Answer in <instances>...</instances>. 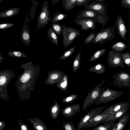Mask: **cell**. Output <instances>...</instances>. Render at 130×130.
I'll return each instance as SVG.
<instances>
[{
  "label": "cell",
  "mask_w": 130,
  "mask_h": 130,
  "mask_svg": "<svg viewBox=\"0 0 130 130\" xmlns=\"http://www.w3.org/2000/svg\"><path fill=\"white\" fill-rule=\"evenodd\" d=\"M88 70L89 72L101 74L105 72L106 68L103 64L99 63L90 67L88 68Z\"/></svg>",
  "instance_id": "cell-21"
},
{
  "label": "cell",
  "mask_w": 130,
  "mask_h": 130,
  "mask_svg": "<svg viewBox=\"0 0 130 130\" xmlns=\"http://www.w3.org/2000/svg\"><path fill=\"white\" fill-rule=\"evenodd\" d=\"M59 111V105L56 103V104L52 108V112L53 113H56L58 115Z\"/></svg>",
  "instance_id": "cell-40"
},
{
  "label": "cell",
  "mask_w": 130,
  "mask_h": 130,
  "mask_svg": "<svg viewBox=\"0 0 130 130\" xmlns=\"http://www.w3.org/2000/svg\"><path fill=\"white\" fill-rule=\"evenodd\" d=\"M121 3L122 6L130 9V0H121Z\"/></svg>",
  "instance_id": "cell-37"
},
{
  "label": "cell",
  "mask_w": 130,
  "mask_h": 130,
  "mask_svg": "<svg viewBox=\"0 0 130 130\" xmlns=\"http://www.w3.org/2000/svg\"><path fill=\"white\" fill-rule=\"evenodd\" d=\"M129 117V115L126 113L118 119L116 124L111 130H123L127 124Z\"/></svg>",
  "instance_id": "cell-18"
},
{
  "label": "cell",
  "mask_w": 130,
  "mask_h": 130,
  "mask_svg": "<svg viewBox=\"0 0 130 130\" xmlns=\"http://www.w3.org/2000/svg\"><path fill=\"white\" fill-rule=\"evenodd\" d=\"M64 130H76L74 124L72 122H66L63 123Z\"/></svg>",
  "instance_id": "cell-34"
},
{
  "label": "cell",
  "mask_w": 130,
  "mask_h": 130,
  "mask_svg": "<svg viewBox=\"0 0 130 130\" xmlns=\"http://www.w3.org/2000/svg\"><path fill=\"white\" fill-rule=\"evenodd\" d=\"M81 54V51H80L74 60L72 68L74 74L75 73L81 65L82 63L80 62Z\"/></svg>",
  "instance_id": "cell-26"
},
{
  "label": "cell",
  "mask_w": 130,
  "mask_h": 130,
  "mask_svg": "<svg viewBox=\"0 0 130 130\" xmlns=\"http://www.w3.org/2000/svg\"><path fill=\"white\" fill-rule=\"evenodd\" d=\"M20 9V7L12 8L4 10L0 13V18L10 17L17 15Z\"/></svg>",
  "instance_id": "cell-19"
},
{
  "label": "cell",
  "mask_w": 130,
  "mask_h": 130,
  "mask_svg": "<svg viewBox=\"0 0 130 130\" xmlns=\"http://www.w3.org/2000/svg\"><path fill=\"white\" fill-rule=\"evenodd\" d=\"M122 53L112 50L108 52L107 62L109 68H115L119 67H124L122 56Z\"/></svg>",
  "instance_id": "cell-7"
},
{
  "label": "cell",
  "mask_w": 130,
  "mask_h": 130,
  "mask_svg": "<svg viewBox=\"0 0 130 130\" xmlns=\"http://www.w3.org/2000/svg\"><path fill=\"white\" fill-rule=\"evenodd\" d=\"M8 54L9 55H13L14 56L18 57H21L23 54L21 52L19 51L10 52H9Z\"/></svg>",
  "instance_id": "cell-39"
},
{
  "label": "cell",
  "mask_w": 130,
  "mask_h": 130,
  "mask_svg": "<svg viewBox=\"0 0 130 130\" xmlns=\"http://www.w3.org/2000/svg\"><path fill=\"white\" fill-rule=\"evenodd\" d=\"M129 98L130 99V97Z\"/></svg>",
  "instance_id": "cell-50"
},
{
  "label": "cell",
  "mask_w": 130,
  "mask_h": 130,
  "mask_svg": "<svg viewBox=\"0 0 130 130\" xmlns=\"http://www.w3.org/2000/svg\"><path fill=\"white\" fill-rule=\"evenodd\" d=\"M51 15L48 9L47 1H44L37 20V28L40 29L47 24L51 19Z\"/></svg>",
  "instance_id": "cell-5"
},
{
  "label": "cell",
  "mask_w": 130,
  "mask_h": 130,
  "mask_svg": "<svg viewBox=\"0 0 130 130\" xmlns=\"http://www.w3.org/2000/svg\"><path fill=\"white\" fill-rule=\"evenodd\" d=\"M90 1V0H76L75 6L76 7L84 5L85 7Z\"/></svg>",
  "instance_id": "cell-36"
},
{
  "label": "cell",
  "mask_w": 130,
  "mask_h": 130,
  "mask_svg": "<svg viewBox=\"0 0 130 130\" xmlns=\"http://www.w3.org/2000/svg\"><path fill=\"white\" fill-rule=\"evenodd\" d=\"M127 47V45L124 42L120 41L113 44L111 48L112 50L121 52L125 50Z\"/></svg>",
  "instance_id": "cell-25"
},
{
  "label": "cell",
  "mask_w": 130,
  "mask_h": 130,
  "mask_svg": "<svg viewBox=\"0 0 130 130\" xmlns=\"http://www.w3.org/2000/svg\"><path fill=\"white\" fill-rule=\"evenodd\" d=\"M123 93V91L114 90L107 87L99 96L94 103L96 105L106 103L121 96Z\"/></svg>",
  "instance_id": "cell-3"
},
{
  "label": "cell",
  "mask_w": 130,
  "mask_h": 130,
  "mask_svg": "<svg viewBox=\"0 0 130 130\" xmlns=\"http://www.w3.org/2000/svg\"><path fill=\"white\" fill-rule=\"evenodd\" d=\"M115 27L120 37L123 40L126 39V35L127 29L121 16L118 14L115 21Z\"/></svg>",
  "instance_id": "cell-14"
},
{
  "label": "cell",
  "mask_w": 130,
  "mask_h": 130,
  "mask_svg": "<svg viewBox=\"0 0 130 130\" xmlns=\"http://www.w3.org/2000/svg\"><path fill=\"white\" fill-rule=\"evenodd\" d=\"M130 103L128 102L119 103L109 106L104 111L106 113L110 115L121 109L129 107Z\"/></svg>",
  "instance_id": "cell-15"
},
{
  "label": "cell",
  "mask_w": 130,
  "mask_h": 130,
  "mask_svg": "<svg viewBox=\"0 0 130 130\" xmlns=\"http://www.w3.org/2000/svg\"><path fill=\"white\" fill-rule=\"evenodd\" d=\"M104 81V80H102L101 83L94 87L89 92L83 102L82 107L83 110L94 103L99 96L105 90V86L101 88Z\"/></svg>",
  "instance_id": "cell-1"
},
{
  "label": "cell",
  "mask_w": 130,
  "mask_h": 130,
  "mask_svg": "<svg viewBox=\"0 0 130 130\" xmlns=\"http://www.w3.org/2000/svg\"><path fill=\"white\" fill-rule=\"evenodd\" d=\"M6 78L4 76H1L0 77V85H2L4 84L6 81Z\"/></svg>",
  "instance_id": "cell-42"
},
{
  "label": "cell",
  "mask_w": 130,
  "mask_h": 130,
  "mask_svg": "<svg viewBox=\"0 0 130 130\" xmlns=\"http://www.w3.org/2000/svg\"><path fill=\"white\" fill-rule=\"evenodd\" d=\"M97 35V34L93 32L90 33L85 39L84 41V44H87L89 43H93Z\"/></svg>",
  "instance_id": "cell-33"
},
{
  "label": "cell",
  "mask_w": 130,
  "mask_h": 130,
  "mask_svg": "<svg viewBox=\"0 0 130 130\" xmlns=\"http://www.w3.org/2000/svg\"><path fill=\"white\" fill-rule=\"evenodd\" d=\"M30 77V75L28 73H25L21 78V80L23 83L27 81Z\"/></svg>",
  "instance_id": "cell-41"
},
{
  "label": "cell",
  "mask_w": 130,
  "mask_h": 130,
  "mask_svg": "<svg viewBox=\"0 0 130 130\" xmlns=\"http://www.w3.org/2000/svg\"><path fill=\"white\" fill-rule=\"evenodd\" d=\"M37 128L38 130H42L43 128L40 126H38L37 127Z\"/></svg>",
  "instance_id": "cell-44"
},
{
  "label": "cell",
  "mask_w": 130,
  "mask_h": 130,
  "mask_svg": "<svg viewBox=\"0 0 130 130\" xmlns=\"http://www.w3.org/2000/svg\"><path fill=\"white\" fill-rule=\"evenodd\" d=\"M78 95L77 94H73L65 96L62 100L63 103L71 104L76 100L78 98Z\"/></svg>",
  "instance_id": "cell-28"
},
{
  "label": "cell",
  "mask_w": 130,
  "mask_h": 130,
  "mask_svg": "<svg viewBox=\"0 0 130 130\" xmlns=\"http://www.w3.org/2000/svg\"><path fill=\"white\" fill-rule=\"evenodd\" d=\"M0 1H1L0 2L1 3H0V4H1V2L2 1H3L2 0H0Z\"/></svg>",
  "instance_id": "cell-48"
},
{
  "label": "cell",
  "mask_w": 130,
  "mask_h": 130,
  "mask_svg": "<svg viewBox=\"0 0 130 130\" xmlns=\"http://www.w3.org/2000/svg\"><path fill=\"white\" fill-rule=\"evenodd\" d=\"M129 18H130V15H129ZM129 22H130V20Z\"/></svg>",
  "instance_id": "cell-49"
},
{
  "label": "cell",
  "mask_w": 130,
  "mask_h": 130,
  "mask_svg": "<svg viewBox=\"0 0 130 130\" xmlns=\"http://www.w3.org/2000/svg\"><path fill=\"white\" fill-rule=\"evenodd\" d=\"M73 21L76 24L81 26V30L86 31L90 29L92 30L95 29L96 24L99 22L97 19L90 18H75Z\"/></svg>",
  "instance_id": "cell-8"
},
{
  "label": "cell",
  "mask_w": 130,
  "mask_h": 130,
  "mask_svg": "<svg viewBox=\"0 0 130 130\" xmlns=\"http://www.w3.org/2000/svg\"><path fill=\"white\" fill-rule=\"evenodd\" d=\"M106 105L102 107L93 108L84 115L81 118L77 126V130H80L86 124L90 119L95 115L101 113L106 107Z\"/></svg>",
  "instance_id": "cell-9"
},
{
  "label": "cell",
  "mask_w": 130,
  "mask_h": 130,
  "mask_svg": "<svg viewBox=\"0 0 130 130\" xmlns=\"http://www.w3.org/2000/svg\"><path fill=\"white\" fill-rule=\"evenodd\" d=\"M116 28L113 25V27H109L101 30L102 33V38L99 43L102 44L105 42L112 40L115 36V31Z\"/></svg>",
  "instance_id": "cell-12"
},
{
  "label": "cell",
  "mask_w": 130,
  "mask_h": 130,
  "mask_svg": "<svg viewBox=\"0 0 130 130\" xmlns=\"http://www.w3.org/2000/svg\"><path fill=\"white\" fill-rule=\"evenodd\" d=\"M102 35V33L101 31L98 34L94 40L93 42V44H95L99 43L101 39Z\"/></svg>",
  "instance_id": "cell-38"
},
{
  "label": "cell",
  "mask_w": 130,
  "mask_h": 130,
  "mask_svg": "<svg viewBox=\"0 0 130 130\" xmlns=\"http://www.w3.org/2000/svg\"><path fill=\"white\" fill-rule=\"evenodd\" d=\"M60 0H52V3L53 5L54 4L58 3Z\"/></svg>",
  "instance_id": "cell-43"
},
{
  "label": "cell",
  "mask_w": 130,
  "mask_h": 130,
  "mask_svg": "<svg viewBox=\"0 0 130 130\" xmlns=\"http://www.w3.org/2000/svg\"><path fill=\"white\" fill-rule=\"evenodd\" d=\"M96 1L101 3H103L105 1V0H95Z\"/></svg>",
  "instance_id": "cell-46"
},
{
  "label": "cell",
  "mask_w": 130,
  "mask_h": 130,
  "mask_svg": "<svg viewBox=\"0 0 130 130\" xmlns=\"http://www.w3.org/2000/svg\"><path fill=\"white\" fill-rule=\"evenodd\" d=\"M113 79L110 85H113L117 87L121 88L123 87H130V74L121 71L116 73L113 76Z\"/></svg>",
  "instance_id": "cell-6"
},
{
  "label": "cell",
  "mask_w": 130,
  "mask_h": 130,
  "mask_svg": "<svg viewBox=\"0 0 130 130\" xmlns=\"http://www.w3.org/2000/svg\"><path fill=\"white\" fill-rule=\"evenodd\" d=\"M13 23H5L0 24V29L5 30L10 28L14 25Z\"/></svg>",
  "instance_id": "cell-35"
},
{
  "label": "cell",
  "mask_w": 130,
  "mask_h": 130,
  "mask_svg": "<svg viewBox=\"0 0 130 130\" xmlns=\"http://www.w3.org/2000/svg\"><path fill=\"white\" fill-rule=\"evenodd\" d=\"M66 14L59 11L56 12L52 17L51 22L52 23L63 21L66 17Z\"/></svg>",
  "instance_id": "cell-27"
},
{
  "label": "cell",
  "mask_w": 130,
  "mask_h": 130,
  "mask_svg": "<svg viewBox=\"0 0 130 130\" xmlns=\"http://www.w3.org/2000/svg\"><path fill=\"white\" fill-rule=\"evenodd\" d=\"M76 18H90L96 19L99 20L98 23L103 25L104 29L105 26L109 19L107 15L100 14L98 12L90 10L84 9L80 11Z\"/></svg>",
  "instance_id": "cell-4"
},
{
  "label": "cell",
  "mask_w": 130,
  "mask_h": 130,
  "mask_svg": "<svg viewBox=\"0 0 130 130\" xmlns=\"http://www.w3.org/2000/svg\"><path fill=\"white\" fill-rule=\"evenodd\" d=\"M54 30L56 34L60 36L62 34V26L60 24L58 23H52L51 25Z\"/></svg>",
  "instance_id": "cell-31"
},
{
  "label": "cell",
  "mask_w": 130,
  "mask_h": 130,
  "mask_svg": "<svg viewBox=\"0 0 130 130\" xmlns=\"http://www.w3.org/2000/svg\"><path fill=\"white\" fill-rule=\"evenodd\" d=\"M114 121L108 122L103 124L96 126L94 127L92 130H111L117 123H114Z\"/></svg>",
  "instance_id": "cell-22"
},
{
  "label": "cell",
  "mask_w": 130,
  "mask_h": 130,
  "mask_svg": "<svg viewBox=\"0 0 130 130\" xmlns=\"http://www.w3.org/2000/svg\"><path fill=\"white\" fill-rule=\"evenodd\" d=\"M75 46H74L66 50L63 54L59 58L61 60H64L70 57L74 53Z\"/></svg>",
  "instance_id": "cell-30"
},
{
  "label": "cell",
  "mask_w": 130,
  "mask_h": 130,
  "mask_svg": "<svg viewBox=\"0 0 130 130\" xmlns=\"http://www.w3.org/2000/svg\"><path fill=\"white\" fill-rule=\"evenodd\" d=\"M21 128L22 130H26V127L24 125H22L21 126Z\"/></svg>",
  "instance_id": "cell-45"
},
{
  "label": "cell",
  "mask_w": 130,
  "mask_h": 130,
  "mask_svg": "<svg viewBox=\"0 0 130 130\" xmlns=\"http://www.w3.org/2000/svg\"><path fill=\"white\" fill-rule=\"evenodd\" d=\"M106 50V49L103 48L98 50L92 56L89 61L92 62L98 59L105 53Z\"/></svg>",
  "instance_id": "cell-29"
},
{
  "label": "cell",
  "mask_w": 130,
  "mask_h": 130,
  "mask_svg": "<svg viewBox=\"0 0 130 130\" xmlns=\"http://www.w3.org/2000/svg\"><path fill=\"white\" fill-rule=\"evenodd\" d=\"M47 33L50 41L56 45H58L57 36L51 26L48 29Z\"/></svg>",
  "instance_id": "cell-23"
},
{
  "label": "cell",
  "mask_w": 130,
  "mask_h": 130,
  "mask_svg": "<svg viewBox=\"0 0 130 130\" xmlns=\"http://www.w3.org/2000/svg\"><path fill=\"white\" fill-rule=\"evenodd\" d=\"M21 36L22 43L26 46L29 47L31 43V37L29 29L25 23L23 26Z\"/></svg>",
  "instance_id": "cell-16"
},
{
  "label": "cell",
  "mask_w": 130,
  "mask_h": 130,
  "mask_svg": "<svg viewBox=\"0 0 130 130\" xmlns=\"http://www.w3.org/2000/svg\"><path fill=\"white\" fill-rule=\"evenodd\" d=\"M85 9L93 10L100 14L108 15L106 6L103 3L98 2L95 0L86 6Z\"/></svg>",
  "instance_id": "cell-11"
},
{
  "label": "cell",
  "mask_w": 130,
  "mask_h": 130,
  "mask_svg": "<svg viewBox=\"0 0 130 130\" xmlns=\"http://www.w3.org/2000/svg\"><path fill=\"white\" fill-rule=\"evenodd\" d=\"M122 56L124 64L127 67H130V53L127 52L122 53Z\"/></svg>",
  "instance_id": "cell-32"
},
{
  "label": "cell",
  "mask_w": 130,
  "mask_h": 130,
  "mask_svg": "<svg viewBox=\"0 0 130 130\" xmlns=\"http://www.w3.org/2000/svg\"><path fill=\"white\" fill-rule=\"evenodd\" d=\"M110 115L104 110L100 113L95 115L91 118L86 124L83 127L84 128H88L95 126L102 123Z\"/></svg>",
  "instance_id": "cell-10"
},
{
  "label": "cell",
  "mask_w": 130,
  "mask_h": 130,
  "mask_svg": "<svg viewBox=\"0 0 130 130\" xmlns=\"http://www.w3.org/2000/svg\"><path fill=\"white\" fill-rule=\"evenodd\" d=\"M76 0H62L63 7L65 10H71L75 7Z\"/></svg>",
  "instance_id": "cell-24"
},
{
  "label": "cell",
  "mask_w": 130,
  "mask_h": 130,
  "mask_svg": "<svg viewBox=\"0 0 130 130\" xmlns=\"http://www.w3.org/2000/svg\"><path fill=\"white\" fill-rule=\"evenodd\" d=\"M80 107V106L78 103L68 106L62 109L61 114L66 118H71L79 112Z\"/></svg>",
  "instance_id": "cell-13"
},
{
  "label": "cell",
  "mask_w": 130,
  "mask_h": 130,
  "mask_svg": "<svg viewBox=\"0 0 130 130\" xmlns=\"http://www.w3.org/2000/svg\"><path fill=\"white\" fill-rule=\"evenodd\" d=\"M129 107L125 109H121L117 112L112 113L108 116L102 122L105 123L107 122L118 120L125 115L129 109Z\"/></svg>",
  "instance_id": "cell-17"
},
{
  "label": "cell",
  "mask_w": 130,
  "mask_h": 130,
  "mask_svg": "<svg viewBox=\"0 0 130 130\" xmlns=\"http://www.w3.org/2000/svg\"><path fill=\"white\" fill-rule=\"evenodd\" d=\"M1 124H2V123L1 122H0V126H1Z\"/></svg>",
  "instance_id": "cell-47"
},
{
  "label": "cell",
  "mask_w": 130,
  "mask_h": 130,
  "mask_svg": "<svg viewBox=\"0 0 130 130\" xmlns=\"http://www.w3.org/2000/svg\"><path fill=\"white\" fill-rule=\"evenodd\" d=\"M62 26L63 46L66 48L72 44L75 39L80 35V31L75 28L67 27L65 25H62Z\"/></svg>",
  "instance_id": "cell-2"
},
{
  "label": "cell",
  "mask_w": 130,
  "mask_h": 130,
  "mask_svg": "<svg viewBox=\"0 0 130 130\" xmlns=\"http://www.w3.org/2000/svg\"><path fill=\"white\" fill-rule=\"evenodd\" d=\"M69 83L68 76L65 73L58 81V86L61 91L65 92L67 90Z\"/></svg>",
  "instance_id": "cell-20"
}]
</instances>
